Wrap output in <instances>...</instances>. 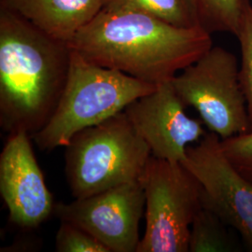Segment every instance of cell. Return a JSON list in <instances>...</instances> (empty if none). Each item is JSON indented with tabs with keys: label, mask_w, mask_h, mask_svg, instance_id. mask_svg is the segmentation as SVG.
<instances>
[{
	"label": "cell",
	"mask_w": 252,
	"mask_h": 252,
	"mask_svg": "<svg viewBox=\"0 0 252 252\" xmlns=\"http://www.w3.org/2000/svg\"><path fill=\"white\" fill-rule=\"evenodd\" d=\"M68 45L92 63L157 86L213 46L203 27L181 28L141 12L105 9Z\"/></svg>",
	"instance_id": "6da1fadb"
},
{
	"label": "cell",
	"mask_w": 252,
	"mask_h": 252,
	"mask_svg": "<svg viewBox=\"0 0 252 252\" xmlns=\"http://www.w3.org/2000/svg\"><path fill=\"white\" fill-rule=\"evenodd\" d=\"M72 49L0 6V126L9 135L41 130L63 94Z\"/></svg>",
	"instance_id": "7a4b0ae2"
},
{
	"label": "cell",
	"mask_w": 252,
	"mask_h": 252,
	"mask_svg": "<svg viewBox=\"0 0 252 252\" xmlns=\"http://www.w3.org/2000/svg\"><path fill=\"white\" fill-rule=\"evenodd\" d=\"M156 88L117 69L92 63L72 50L58 105L45 126L31 138L45 152L65 147L77 133L125 111Z\"/></svg>",
	"instance_id": "3957f363"
},
{
	"label": "cell",
	"mask_w": 252,
	"mask_h": 252,
	"mask_svg": "<svg viewBox=\"0 0 252 252\" xmlns=\"http://www.w3.org/2000/svg\"><path fill=\"white\" fill-rule=\"evenodd\" d=\"M64 148L65 176L75 199L139 180L152 156L126 111L83 129Z\"/></svg>",
	"instance_id": "277c9868"
},
{
	"label": "cell",
	"mask_w": 252,
	"mask_h": 252,
	"mask_svg": "<svg viewBox=\"0 0 252 252\" xmlns=\"http://www.w3.org/2000/svg\"><path fill=\"white\" fill-rule=\"evenodd\" d=\"M139 181L146 230L136 252H188L190 226L203 207L198 180L181 162L151 156Z\"/></svg>",
	"instance_id": "5b68a950"
},
{
	"label": "cell",
	"mask_w": 252,
	"mask_h": 252,
	"mask_svg": "<svg viewBox=\"0 0 252 252\" xmlns=\"http://www.w3.org/2000/svg\"><path fill=\"white\" fill-rule=\"evenodd\" d=\"M172 83L185 106L194 108L208 131L221 140L252 131L240 66L225 49L212 46Z\"/></svg>",
	"instance_id": "8992f818"
},
{
	"label": "cell",
	"mask_w": 252,
	"mask_h": 252,
	"mask_svg": "<svg viewBox=\"0 0 252 252\" xmlns=\"http://www.w3.org/2000/svg\"><path fill=\"white\" fill-rule=\"evenodd\" d=\"M220 137L208 132L196 146L187 148L181 163L198 180L202 206L214 212L240 236L252 252V181L228 160Z\"/></svg>",
	"instance_id": "52a82bcc"
},
{
	"label": "cell",
	"mask_w": 252,
	"mask_h": 252,
	"mask_svg": "<svg viewBox=\"0 0 252 252\" xmlns=\"http://www.w3.org/2000/svg\"><path fill=\"white\" fill-rule=\"evenodd\" d=\"M144 207V189L137 180L70 203H57L54 214L88 232L110 252H136Z\"/></svg>",
	"instance_id": "ba28073f"
},
{
	"label": "cell",
	"mask_w": 252,
	"mask_h": 252,
	"mask_svg": "<svg viewBox=\"0 0 252 252\" xmlns=\"http://www.w3.org/2000/svg\"><path fill=\"white\" fill-rule=\"evenodd\" d=\"M186 108L170 81L159 84L125 111L153 156L181 162L186 159L189 144L207 134L201 121L186 114Z\"/></svg>",
	"instance_id": "9c48e42d"
},
{
	"label": "cell",
	"mask_w": 252,
	"mask_h": 252,
	"mask_svg": "<svg viewBox=\"0 0 252 252\" xmlns=\"http://www.w3.org/2000/svg\"><path fill=\"white\" fill-rule=\"evenodd\" d=\"M27 132L10 134L0 154V193L9 220L25 229H34L54 213V196Z\"/></svg>",
	"instance_id": "30bf717a"
},
{
	"label": "cell",
	"mask_w": 252,
	"mask_h": 252,
	"mask_svg": "<svg viewBox=\"0 0 252 252\" xmlns=\"http://www.w3.org/2000/svg\"><path fill=\"white\" fill-rule=\"evenodd\" d=\"M46 35L69 42L103 9V0H0Z\"/></svg>",
	"instance_id": "8fae6325"
},
{
	"label": "cell",
	"mask_w": 252,
	"mask_h": 252,
	"mask_svg": "<svg viewBox=\"0 0 252 252\" xmlns=\"http://www.w3.org/2000/svg\"><path fill=\"white\" fill-rule=\"evenodd\" d=\"M103 9L141 12L181 28L202 27L196 0H103Z\"/></svg>",
	"instance_id": "7c38bea8"
},
{
	"label": "cell",
	"mask_w": 252,
	"mask_h": 252,
	"mask_svg": "<svg viewBox=\"0 0 252 252\" xmlns=\"http://www.w3.org/2000/svg\"><path fill=\"white\" fill-rule=\"evenodd\" d=\"M238 234L211 210L202 207L189 231V252H236L242 248Z\"/></svg>",
	"instance_id": "4fadbf2b"
},
{
	"label": "cell",
	"mask_w": 252,
	"mask_h": 252,
	"mask_svg": "<svg viewBox=\"0 0 252 252\" xmlns=\"http://www.w3.org/2000/svg\"><path fill=\"white\" fill-rule=\"evenodd\" d=\"M196 3L201 26L208 33L236 34L241 16L242 0H196Z\"/></svg>",
	"instance_id": "5bb4252c"
},
{
	"label": "cell",
	"mask_w": 252,
	"mask_h": 252,
	"mask_svg": "<svg viewBox=\"0 0 252 252\" xmlns=\"http://www.w3.org/2000/svg\"><path fill=\"white\" fill-rule=\"evenodd\" d=\"M241 47L240 81L247 99L252 131V5L242 0L239 27L235 34Z\"/></svg>",
	"instance_id": "9a60e30c"
},
{
	"label": "cell",
	"mask_w": 252,
	"mask_h": 252,
	"mask_svg": "<svg viewBox=\"0 0 252 252\" xmlns=\"http://www.w3.org/2000/svg\"><path fill=\"white\" fill-rule=\"evenodd\" d=\"M55 251L58 252H110L95 237L69 222L61 221L56 236Z\"/></svg>",
	"instance_id": "2e32d148"
},
{
	"label": "cell",
	"mask_w": 252,
	"mask_h": 252,
	"mask_svg": "<svg viewBox=\"0 0 252 252\" xmlns=\"http://www.w3.org/2000/svg\"><path fill=\"white\" fill-rule=\"evenodd\" d=\"M220 146L234 168L252 181V131L222 139Z\"/></svg>",
	"instance_id": "e0dca14e"
}]
</instances>
